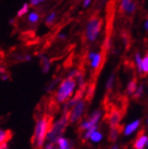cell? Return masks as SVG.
Returning a JSON list of instances; mask_svg holds the SVG:
<instances>
[{"label": "cell", "instance_id": "obj_1", "mask_svg": "<svg viewBox=\"0 0 148 149\" xmlns=\"http://www.w3.org/2000/svg\"><path fill=\"white\" fill-rule=\"evenodd\" d=\"M52 125H52V117L48 116L42 117L36 122L33 142L38 149L42 148L44 143H45V140L47 136V134L52 128Z\"/></svg>", "mask_w": 148, "mask_h": 149}, {"label": "cell", "instance_id": "obj_2", "mask_svg": "<svg viewBox=\"0 0 148 149\" xmlns=\"http://www.w3.org/2000/svg\"><path fill=\"white\" fill-rule=\"evenodd\" d=\"M103 27V20L98 16H93L89 18L85 26V36L87 42H95L101 34Z\"/></svg>", "mask_w": 148, "mask_h": 149}, {"label": "cell", "instance_id": "obj_3", "mask_svg": "<svg viewBox=\"0 0 148 149\" xmlns=\"http://www.w3.org/2000/svg\"><path fill=\"white\" fill-rule=\"evenodd\" d=\"M77 82L75 78L66 77L59 85L56 95V99L58 103H64L70 99L74 91H75Z\"/></svg>", "mask_w": 148, "mask_h": 149}, {"label": "cell", "instance_id": "obj_4", "mask_svg": "<svg viewBox=\"0 0 148 149\" xmlns=\"http://www.w3.org/2000/svg\"><path fill=\"white\" fill-rule=\"evenodd\" d=\"M70 119V110L67 111V109H65V112L64 116L60 120H58L55 125H52V128L47 134V140L50 143H55L56 141L59 138L65 129V126L67 125V123Z\"/></svg>", "mask_w": 148, "mask_h": 149}, {"label": "cell", "instance_id": "obj_5", "mask_svg": "<svg viewBox=\"0 0 148 149\" xmlns=\"http://www.w3.org/2000/svg\"><path fill=\"white\" fill-rule=\"evenodd\" d=\"M85 102L84 100H80L79 102H77L75 106L73 107L72 110H70V119L69 121L71 123H74L77 121L78 119L82 116L84 109H85Z\"/></svg>", "mask_w": 148, "mask_h": 149}, {"label": "cell", "instance_id": "obj_6", "mask_svg": "<svg viewBox=\"0 0 148 149\" xmlns=\"http://www.w3.org/2000/svg\"><path fill=\"white\" fill-rule=\"evenodd\" d=\"M123 117V113L120 110L113 109L109 115V124L111 128H117L119 126L120 120Z\"/></svg>", "mask_w": 148, "mask_h": 149}, {"label": "cell", "instance_id": "obj_7", "mask_svg": "<svg viewBox=\"0 0 148 149\" xmlns=\"http://www.w3.org/2000/svg\"><path fill=\"white\" fill-rule=\"evenodd\" d=\"M101 115H102V113H101L100 110L95 111L94 113L92 115V116H91V118L89 119V120L81 125L80 130H88V129H90L91 127H93V126H94L95 125H97V123L98 122L99 119H100Z\"/></svg>", "mask_w": 148, "mask_h": 149}, {"label": "cell", "instance_id": "obj_8", "mask_svg": "<svg viewBox=\"0 0 148 149\" xmlns=\"http://www.w3.org/2000/svg\"><path fill=\"white\" fill-rule=\"evenodd\" d=\"M148 142V137L144 134V131H140L137 135V137L135 141L134 147L135 149H141L144 148L145 144Z\"/></svg>", "mask_w": 148, "mask_h": 149}, {"label": "cell", "instance_id": "obj_9", "mask_svg": "<svg viewBox=\"0 0 148 149\" xmlns=\"http://www.w3.org/2000/svg\"><path fill=\"white\" fill-rule=\"evenodd\" d=\"M38 58L40 59V62H41V65H42V71L47 74L49 72L50 68H51V63L49 58L43 53H39L38 54Z\"/></svg>", "mask_w": 148, "mask_h": 149}, {"label": "cell", "instance_id": "obj_10", "mask_svg": "<svg viewBox=\"0 0 148 149\" xmlns=\"http://www.w3.org/2000/svg\"><path fill=\"white\" fill-rule=\"evenodd\" d=\"M103 61V53L102 52H97L95 56L90 61V66L94 71H97L100 68V65Z\"/></svg>", "mask_w": 148, "mask_h": 149}, {"label": "cell", "instance_id": "obj_11", "mask_svg": "<svg viewBox=\"0 0 148 149\" xmlns=\"http://www.w3.org/2000/svg\"><path fill=\"white\" fill-rule=\"evenodd\" d=\"M40 19V16L39 14L36 12V11H30L27 14V17H26V20L28 23L30 24H36Z\"/></svg>", "mask_w": 148, "mask_h": 149}, {"label": "cell", "instance_id": "obj_12", "mask_svg": "<svg viewBox=\"0 0 148 149\" xmlns=\"http://www.w3.org/2000/svg\"><path fill=\"white\" fill-rule=\"evenodd\" d=\"M139 125H140L139 120H136L135 122L131 123L130 125H128L126 127L124 128V135L125 136H130L132 133H134V131L136 130V128H138Z\"/></svg>", "mask_w": 148, "mask_h": 149}, {"label": "cell", "instance_id": "obj_13", "mask_svg": "<svg viewBox=\"0 0 148 149\" xmlns=\"http://www.w3.org/2000/svg\"><path fill=\"white\" fill-rule=\"evenodd\" d=\"M56 17H57V14L56 11L50 12L45 18V24L48 26H51L52 25H54V23L56 20Z\"/></svg>", "mask_w": 148, "mask_h": 149}, {"label": "cell", "instance_id": "obj_14", "mask_svg": "<svg viewBox=\"0 0 148 149\" xmlns=\"http://www.w3.org/2000/svg\"><path fill=\"white\" fill-rule=\"evenodd\" d=\"M29 8H30V5L29 3H24L22 5V6L18 9L17 13V17H24L26 15H27L29 13Z\"/></svg>", "mask_w": 148, "mask_h": 149}, {"label": "cell", "instance_id": "obj_15", "mask_svg": "<svg viewBox=\"0 0 148 149\" xmlns=\"http://www.w3.org/2000/svg\"><path fill=\"white\" fill-rule=\"evenodd\" d=\"M135 65H136V68L137 71L140 74H143V70H142V64H143V57L141 56V54L139 52H136L135 54Z\"/></svg>", "mask_w": 148, "mask_h": 149}, {"label": "cell", "instance_id": "obj_16", "mask_svg": "<svg viewBox=\"0 0 148 149\" xmlns=\"http://www.w3.org/2000/svg\"><path fill=\"white\" fill-rule=\"evenodd\" d=\"M136 89H137V80L135 78H134L128 83L126 90H127L128 94L132 95V94H135V92L136 91Z\"/></svg>", "mask_w": 148, "mask_h": 149}, {"label": "cell", "instance_id": "obj_17", "mask_svg": "<svg viewBox=\"0 0 148 149\" xmlns=\"http://www.w3.org/2000/svg\"><path fill=\"white\" fill-rule=\"evenodd\" d=\"M11 136L12 135L10 131L0 129V144H2L4 142H7V141L11 138Z\"/></svg>", "mask_w": 148, "mask_h": 149}, {"label": "cell", "instance_id": "obj_18", "mask_svg": "<svg viewBox=\"0 0 148 149\" xmlns=\"http://www.w3.org/2000/svg\"><path fill=\"white\" fill-rule=\"evenodd\" d=\"M56 143L58 144L60 149H70L68 141L64 137H59L56 141Z\"/></svg>", "mask_w": 148, "mask_h": 149}, {"label": "cell", "instance_id": "obj_19", "mask_svg": "<svg viewBox=\"0 0 148 149\" xmlns=\"http://www.w3.org/2000/svg\"><path fill=\"white\" fill-rule=\"evenodd\" d=\"M136 7H137V5L135 2H131L126 7H125L124 9V13L127 14V15H132L134 14L136 10Z\"/></svg>", "mask_w": 148, "mask_h": 149}, {"label": "cell", "instance_id": "obj_20", "mask_svg": "<svg viewBox=\"0 0 148 149\" xmlns=\"http://www.w3.org/2000/svg\"><path fill=\"white\" fill-rule=\"evenodd\" d=\"M142 70H143V74H145V76L148 74V56L146 55L143 57Z\"/></svg>", "mask_w": 148, "mask_h": 149}, {"label": "cell", "instance_id": "obj_21", "mask_svg": "<svg viewBox=\"0 0 148 149\" xmlns=\"http://www.w3.org/2000/svg\"><path fill=\"white\" fill-rule=\"evenodd\" d=\"M114 82H115V74H112L111 76L109 77L107 82H106V90H111L113 88V85H114Z\"/></svg>", "mask_w": 148, "mask_h": 149}, {"label": "cell", "instance_id": "obj_22", "mask_svg": "<svg viewBox=\"0 0 148 149\" xmlns=\"http://www.w3.org/2000/svg\"><path fill=\"white\" fill-rule=\"evenodd\" d=\"M90 138L93 142H98V141H100L102 139V134L98 131H94L91 135Z\"/></svg>", "mask_w": 148, "mask_h": 149}, {"label": "cell", "instance_id": "obj_23", "mask_svg": "<svg viewBox=\"0 0 148 149\" xmlns=\"http://www.w3.org/2000/svg\"><path fill=\"white\" fill-rule=\"evenodd\" d=\"M94 85H91L89 86V88L87 89V93H86V99L90 100L92 98V96L94 95Z\"/></svg>", "mask_w": 148, "mask_h": 149}, {"label": "cell", "instance_id": "obj_24", "mask_svg": "<svg viewBox=\"0 0 148 149\" xmlns=\"http://www.w3.org/2000/svg\"><path fill=\"white\" fill-rule=\"evenodd\" d=\"M131 2H133V0H121V3H120V11L121 12H124L125 7H126Z\"/></svg>", "mask_w": 148, "mask_h": 149}, {"label": "cell", "instance_id": "obj_25", "mask_svg": "<svg viewBox=\"0 0 148 149\" xmlns=\"http://www.w3.org/2000/svg\"><path fill=\"white\" fill-rule=\"evenodd\" d=\"M143 92H144V86H140L139 87H137L136 89V91L135 92L134 94V97L135 99L139 98V97H141V95H143Z\"/></svg>", "mask_w": 148, "mask_h": 149}, {"label": "cell", "instance_id": "obj_26", "mask_svg": "<svg viewBox=\"0 0 148 149\" xmlns=\"http://www.w3.org/2000/svg\"><path fill=\"white\" fill-rule=\"evenodd\" d=\"M94 131H97V125H94V126H93V127H91L90 129H88V130H87V132L85 133V139L90 138L91 135H92V134H93Z\"/></svg>", "mask_w": 148, "mask_h": 149}, {"label": "cell", "instance_id": "obj_27", "mask_svg": "<svg viewBox=\"0 0 148 149\" xmlns=\"http://www.w3.org/2000/svg\"><path fill=\"white\" fill-rule=\"evenodd\" d=\"M79 70H77V69H74V70H71L69 73H68V76H67V77H71V78H76V77H77V74H79Z\"/></svg>", "mask_w": 148, "mask_h": 149}, {"label": "cell", "instance_id": "obj_28", "mask_svg": "<svg viewBox=\"0 0 148 149\" xmlns=\"http://www.w3.org/2000/svg\"><path fill=\"white\" fill-rule=\"evenodd\" d=\"M105 48L106 50H109L110 47H111V45H112V41H111V38H110V36H107L106 40H105Z\"/></svg>", "mask_w": 148, "mask_h": 149}, {"label": "cell", "instance_id": "obj_29", "mask_svg": "<svg viewBox=\"0 0 148 149\" xmlns=\"http://www.w3.org/2000/svg\"><path fill=\"white\" fill-rule=\"evenodd\" d=\"M57 38L59 40H65L67 38V34L65 33V32H60L57 34Z\"/></svg>", "mask_w": 148, "mask_h": 149}, {"label": "cell", "instance_id": "obj_30", "mask_svg": "<svg viewBox=\"0 0 148 149\" xmlns=\"http://www.w3.org/2000/svg\"><path fill=\"white\" fill-rule=\"evenodd\" d=\"M97 54V51H90L89 53H88V55H87V59L89 61H91L92 59L95 56V55Z\"/></svg>", "mask_w": 148, "mask_h": 149}, {"label": "cell", "instance_id": "obj_31", "mask_svg": "<svg viewBox=\"0 0 148 149\" xmlns=\"http://www.w3.org/2000/svg\"><path fill=\"white\" fill-rule=\"evenodd\" d=\"M40 3L41 2L39 0H29V5H30V6H33V7L38 6Z\"/></svg>", "mask_w": 148, "mask_h": 149}, {"label": "cell", "instance_id": "obj_32", "mask_svg": "<svg viewBox=\"0 0 148 149\" xmlns=\"http://www.w3.org/2000/svg\"><path fill=\"white\" fill-rule=\"evenodd\" d=\"M91 3H92V0H83L82 6H83L84 8H87V7L91 5Z\"/></svg>", "mask_w": 148, "mask_h": 149}, {"label": "cell", "instance_id": "obj_33", "mask_svg": "<svg viewBox=\"0 0 148 149\" xmlns=\"http://www.w3.org/2000/svg\"><path fill=\"white\" fill-rule=\"evenodd\" d=\"M0 79H1L2 81L8 80L9 79V74H7V73H5V74H1V76H0Z\"/></svg>", "mask_w": 148, "mask_h": 149}, {"label": "cell", "instance_id": "obj_34", "mask_svg": "<svg viewBox=\"0 0 148 149\" xmlns=\"http://www.w3.org/2000/svg\"><path fill=\"white\" fill-rule=\"evenodd\" d=\"M32 60V56L29 54H26L24 55V61L25 62H30Z\"/></svg>", "mask_w": 148, "mask_h": 149}, {"label": "cell", "instance_id": "obj_35", "mask_svg": "<svg viewBox=\"0 0 148 149\" xmlns=\"http://www.w3.org/2000/svg\"><path fill=\"white\" fill-rule=\"evenodd\" d=\"M6 73V66L5 65H0V76L3 74Z\"/></svg>", "mask_w": 148, "mask_h": 149}, {"label": "cell", "instance_id": "obj_36", "mask_svg": "<svg viewBox=\"0 0 148 149\" xmlns=\"http://www.w3.org/2000/svg\"><path fill=\"white\" fill-rule=\"evenodd\" d=\"M0 149H8V145H7V142H4L2 144H0Z\"/></svg>", "mask_w": 148, "mask_h": 149}, {"label": "cell", "instance_id": "obj_37", "mask_svg": "<svg viewBox=\"0 0 148 149\" xmlns=\"http://www.w3.org/2000/svg\"><path fill=\"white\" fill-rule=\"evenodd\" d=\"M144 28L145 29V30H148V18H146V20L145 21V23H144Z\"/></svg>", "mask_w": 148, "mask_h": 149}, {"label": "cell", "instance_id": "obj_38", "mask_svg": "<svg viewBox=\"0 0 148 149\" xmlns=\"http://www.w3.org/2000/svg\"><path fill=\"white\" fill-rule=\"evenodd\" d=\"M46 149H54V145H53V143H49V144L46 146Z\"/></svg>", "mask_w": 148, "mask_h": 149}, {"label": "cell", "instance_id": "obj_39", "mask_svg": "<svg viewBox=\"0 0 148 149\" xmlns=\"http://www.w3.org/2000/svg\"><path fill=\"white\" fill-rule=\"evenodd\" d=\"M8 23H9L10 25H13V24L15 23V18H14V17H11V18H9V20H8Z\"/></svg>", "mask_w": 148, "mask_h": 149}, {"label": "cell", "instance_id": "obj_40", "mask_svg": "<svg viewBox=\"0 0 148 149\" xmlns=\"http://www.w3.org/2000/svg\"><path fill=\"white\" fill-rule=\"evenodd\" d=\"M113 149H117V146H115L113 147Z\"/></svg>", "mask_w": 148, "mask_h": 149}, {"label": "cell", "instance_id": "obj_41", "mask_svg": "<svg viewBox=\"0 0 148 149\" xmlns=\"http://www.w3.org/2000/svg\"><path fill=\"white\" fill-rule=\"evenodd\" d=\"M39 1H40V2L42 3V2H44V1H46V0H39Z\"/></svg>", "mask_w": 148, "mask_h": 149}, {"label": "cell", "instance_id": "obj_42", "mask_svg": "<svg viewBox=\"0 0 148 149\" xmlns=\"http://www.w3.org/2000/svg\"><path fill=\"white\" fill-rule=\"evenodd\" d=\"M145 55H146V56H148V52H147V53H146V54H145Z\"/></svg>", "mask_w": 148, "mask_h": 149}, {"label": "cell", "instance_id": "obj_43", "mask_svg": "<svg viewBox=\"0 0 148 149\" xmlns=\"http://www.w3.org/2000/svg\"><path fill=\"white\" fill-rule=\"evenodd\" d=\"M141 149H144V148H141Z\"/></svg>", "mask_w": 148, "mask_h": 149}, {"label": "cell", "instance_id": "obj_44", "mask_svg": "<svg viewBox=\"0 0 148 149\" xmlns=\"http://www.w3.org/2000/svg\"><path fill=\"white\" fill-rule=\"evenodd\" d=\"M147 145H148V143H147Z\"/></svg>", "mask_w": 148, "mask_h": 149}, {"label": "cell", "instance_id": "obj_45", "mask_svg": "<svg viewBox=\"0 0 148 149\" xmlns=\"http://www.w3.org/2000/svg\"><path fill=\"white\" fill-rule=\"evenodd\" d=\"M147 122H148V121H147Z\"/></svg>", "mask_w": 148, "mask_h": 149}]
</instances>
